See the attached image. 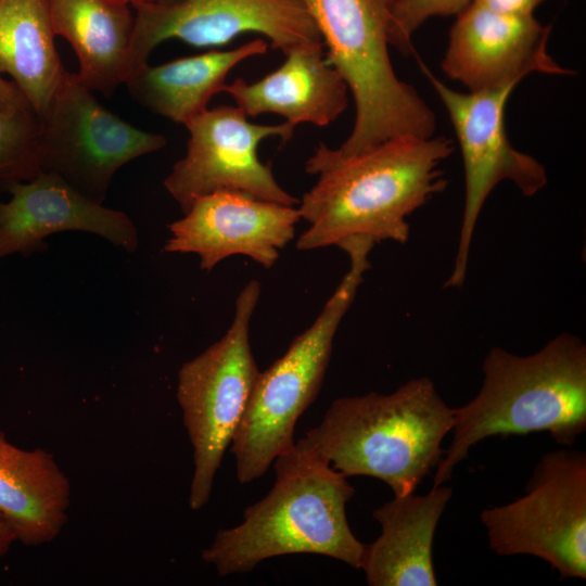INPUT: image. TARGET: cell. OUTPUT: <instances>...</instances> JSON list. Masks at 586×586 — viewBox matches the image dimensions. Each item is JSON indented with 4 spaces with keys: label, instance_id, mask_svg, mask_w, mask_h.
<instances>
[{
    "label": "cell",
    "instance_id": "cell-26",
    "mask_svg": "<svg viewBox=\"0 0 586 586\" xmlns=\"http://www.w3.org/2000/svg\"><path fill=\"white\" fill-rule=\"evenodd\" d=\"M14 542H16L15 534L0 512V558L8 552Z\"/></svg>",
    "mask_w": 586,
    "mask_h": 586
},
{
    "label": "cell",
    "instance_id": "cell-20",
    "mask_svg": "<svg viewBox=\"0 0 586 586\" xmlns=\"http://www.w3.org/2000/svg\"><path fill=\"white\" fill-rule=\"evenodd\" d=\"M267 50L264 39H255L230 50H211L156 66L146 64L125 85L140 105L186 126L222 91L234 66Z\"/></svg>",
    "mask_w": 586,
    "mask_h": 586
},
{
    "label": "cell",
    "instance_id": "cell-24",
    "mask_svg": "<svg viewBox=\"0 0 586 586\" xmlns=\"http://www.w3.org/2000/svg\"><path fill=\"white\" fill-rule=\"evenodd\" d=\"M545 0H472L492 10L513 15H533Z\"/></svg>",
    "mask_w": 586,
    "mask_h": 586
},
{
    "label": "cell",
    "instance_id": "cell-22",
    "mask_svg": "<svg viewBox=\"0 0 586 586\" xmlns=\"http://www.w3.org/2000/svg\"><path fill=\"white\" fill-rule=\"evenodd\" d=\"M43 169L40 118L30 107L0 109V180H30Z\"/></svg>",
    "mask_w": 586,
    "mask_h": 586
},
{
    "label": "cell",
    "instance_id": "cell-19",
    "mask_svg": "<svg viewBox=\"0 0 586 586\" xmlns=\"http://www.w3.org/2000/svg\"><path fill=\"white\" fill-rule=\"evenodd\" d=\"M55 36L75 51L80 80L111 95L130 76L135 14L120 0H48Z\"/></svg>",
    "mask_w": 586,
    "mask_h": 586
},
{
    "label": "cell",
    "instance_id": "cell-4",
    "mask_svg": "<svg viewBox=\"0 0 586 586\" xmlns=\"http://www.w3.org/2000/svg\"><path fill=\"white\" fill-rule=\"evenodd\" d=\"M269 493L249 506L243 521L219 530L201 558L220 576L251 572L279 556L313 553L360 569L366 545L352 532L346 504L355 489L330 464L294 448L273 460Z\"/></svg>",
    "mask_w": 586,
    "mask_h": 586
},
{
    "label": "cell",
    "instance_id": "cell-14",
    "mask_svg": "<svg viewBox=\"0 0 586 586\" xmlns=\"http://www.w3.org/2000/svg\"><path fill=\"white\" fill-rule=\"evenodd\" d=\"M298 208L247 194L220 190L196 198L184 216L169 226V253H195L203 270L244 255L271 268L295 235Z\"/></svg>",
    "mask_w": 586,
    "mask_h": 586
},
{
    "label": "cell",
    "instance_id": "cell-6",
    "mask_svg": "<svg viewBox=\"0 0 586 586\" xmlns=\"http://www.w3.org/2000/svg\"><path fill=\"white\" fill-rule=\"evenodd\" d=\"M373 246L366 239L340 246L349 257V269L314 322L259 372L231 442L240 483L263 476L278 456L294 446L296 422L320 392L334 336L370 268Z\"/></svg>",
    "mask_w": 586,
    "mask_h": 586
},
{
    "label": "cell",
    "instance_id": "cell-8",
    "mask_svg": "<svg viewBox=\"0 0 586 586\" xmlns=\"http://www.w3.org/2000/svg\"><path fill=\"white\" fill-rule=\"evenodd\" d=\"M520 498L481 512L489 548L499 556L543 559L561 578H586V454H545Z\"/></svg>",
    "mask_w": 586,
    "mask_h": 586
},
{
    "label": "cell",
    "instance_id": "cell-15",
    "mask_svg": "<svg viewBox=\"0 0 586 586\" xmlns=\"http://www.w3.org/2000/svg\"><path fill=\"white\" fill-rule=\"evenodd\" d=\"M11 194L0 201V259L30 251L54 232L82 230L133 251L136 227L118 211L103 207L54 171L42 170L27 182L7 181Z\"/></svg>",
    "mask_w": 586,
    "mask_h": 586
},
{
    "label": "cell",
    "instance_id": "cell-3",
    "mask_svg": "<svg viewBox=\"0 0 586 586\" xmlns=\"http://www.w3.org/2000/svg\"><path fill=\"white\" fill-rule=\"evenodd\" d=\"M454 413L429 378L412 379L391 394L336 398L322 421L294 443L300 453L346 477L386 483L394 496L415 493L437 467Z\"/></svg>",
    "mask_w": 586,
    "mask_h": 586
},
{
    "label": "cell",
    "instance_id": "cell-10",
    "mask_svg": "<svg viewBox=\"0 0 586 586\" xmlns=\"http://www.w3.org/2000/svg\"><path fill=\"white\" fill-rule=\"evenodd\" d=\"M40 120L43 170L100 203L117 169L167 143L163 135L136 128L106 110L78 74L66 69Z\"/></svg>",
    "mask_w": 586,
    "mask_h": 586
},
{
    "label": "cell",
    "instance_id": "cell-17",
    "mask_svg": "<svg viewBox=\"0 0 586 586\" xmlns=\"http://www.w3.org/2000/svg\"><path fill=\"white\" fill-rule=\"evenodd\" d=\"M453 496L444 484L425 495L394 496L372 515L380 536L366 545L361 568L370 586H435L433 542L440 518Z\"/></svg>",
    "mask_w": 586,
    "mask_h": 586
},
{
    "label": "cell",
    "instance_id": "cell-18",
    "mask_svg": "<svg viewBox=\"0 0 586 586\" xmlns=\"http://www.w3.org/2000/svg\"><path fill=\"white\" fill-rule=\"evenodd\" d=\"M69 505V480L53 455L20 448L0 430V512L16 542L36 547L55 539Z\"/></svg>",
    "mask_w": 586,
    "mask_h": 586
},
{
    "label": "cell",
    "instance_id": "cell-13",
    "mask_svg": "<svg viewBox=\"0 0 586 586\" xmlns=\"http://www.w3.org/2000/svg\"><path fill=\"white\" fill-rule=\"evenodd\" d=\"M550 26L534 15H513L471 2L456 15L442 61L449 78L468 91L517 86L533 73L571 75L547 51Z\"/></svg>",
    "mask_w": 586,
    "mask_h": 586
},
{
    "label": "cell",
    "instance_id": "cell-1",
    "mask_svg": "<svg viewBox=\"0 0 586 586\" xmlns=\"http://www.w3.org/2000/svg\"><path fill=\"white\" fill-rule=\"evenodd\" d=\"M455 146L446 137H396L341 155L320 144L306 162L316 183L298 201L308 228L296 247L310 251L362 238L406 243L415 211L446 187L441 164Z\"/></svg>",
    "mask_w": 586,
    "mask_h": 586
},
{
    "label": "cell",
    "instance_id": "cell-25",
    "mask_svg": "<svg viewBox=\"0 0 586 586\" xmlns=\"http://www.w3.org/2000/svg\"><path fill=\"white\" fill-rule=\"evenodd\" d=\"M20 107H30V105L17 87L4 80L0 75V109Z\"/></svg>",
    "mask_w": 586,
    "mask_h": 586
},
{
    "label": "cell",
    "instance_id": "cell-23",
    "mask_svg": "<svg viewBox=\"0 0 586 586\" xmlns=\"http://www.w3.org/2000/svg\"><path fill=\"white\" fill-rule=\"evenodd\" d=\"M472 0H395L388 39L405 54L413 52L412 35L429 18L458 15Z\"/></svg>",
    "mask_w": 586,
    "mask_h": 586
},
{
    "label": "cell",
    "instance_id": "cell-16",
    "mask_svg": "<svg viewBox=\"0 0 586 586\" xmlns=\"http://www.w3.org/2000/svg\"><path fill=\"white\" fill-rule=\"evenodd\" d=\"M323 47L294 49L272 73L254 82L235 78L222 92L247 117L275 113L294 127L302 123L326 127L346 110L349 90Z\"/></svg>",
    "mask_w": 586,
    "mask_h": 586
},
{
    "label": "cell",
    "instance_id": "cell-27",
    "mask_svg": "<svg viewBox=\"0 0 586 586\" xmlns=\"http://www.w3.org/2000/svg\"><path fill=\"white\" fill-rule=\"evenodd\" d=\"M125 3H128L129 5H137V4H145V3H160V2H166L169 0H120Z\"/></svg>",
    "mask_w": 586,
    "mask_h": 586
},
{
    "label": "cell",
    "instance_id": "cell-9",
    "mask_svg": "<svg viewBox=\"0 0 586 586\" xmlns=\"http://www.w3.org/2000/svg\"><path fill=\"white\" fill-rule=\"evenodd\" d=\"M421 64L424 75L446 107L461 150L466 195L454 268L444 288L462 286L471 242L483 205L504 180L514 183L525 196L547 184L546 168L533 156L511 144L505 125V110L515 86L459 92L445 85Z\"/></svg>",
    "mask_w": 586,
    "mask_h": 586
},
{
    "label": "cell",
    "instance_id": "cell-11",
    "mask_svg": "<svg viewBox=\"0 0 586 586\" xmlns=\"http://www.w3.org/2000/svg\"><path fill=\"white\" fill-rule=\"evenodd\" d=\"M132 7L129 78L148 64L156 46L169 39L195 47H219L241 34L256 33L283 54L323 46L301 0H169Z\"/></svg>",
    "mask_w": 586,
    "mask_h": 586
},
{
    "label": "cell",
    "instance_id": "cell-12",
    "mask_svg": "<svg viewBox=\"0 0 586 586\" xmlns=\"http://www.w3.org/2000/svg\"><path fill=\"white\" fill-rule=\"evenodd\" d=\"M186 127L190 133L186 155L164 181L183 212L196 198L220 190L283 205L298 204L258 157L263 140L278 137L285 142L294 126L286 122L254 124L238 106L221 105L205 110Z\"/></svg>",
    "mask_w": 586,
    "mask_h": 586
},
{
    "label": "cell",
    "instance_id": "cell-5",
    "mask_svg": "<svg viewBox=\"0 0 586 586\" xmlns=\"http://www.w3.org/2000/svg\"><path fill=\"white\" fill-rule=\"evenodd\" d=\"M315 22L329 63L355 102L353 129L336 149L367 151L396 137H432L436 117L418 91L396 75L388 30L395 0H301Z\"/></svg>",
    "mask_w": 586,
    "mask_h": 586
},
{
    "label": "cell",
    "instance_id": "cell-2",
    "mask_svg": "<svg viewBox=\"0 0 586 586\" xmlns=\"http://www.w3.org/2000/svg\"><path fill=\"white\" fill-rule=\"evenodd\" d=\"M482 369L476 396L453 408V440L433 486L445 484L470 449L487 437L547 432L570 447L586 429V345L579 336L562 333L526 356L496 346Z\"/></svg>",
    "mask_w": 586,
    "mask_h": 586
},
{
    "label": "cell",
    "instance_id": "cell-7",
    "mask_svg": "<svg viewBox=\"0 0 586 586\" xmlns=\"http://www.w3.org/2000/svg\"><path fill=\"white\" fill-rule=\"evenodd\" d=\"M259 281L240 291L232 322L220 340L178 371L177 402L193 448L189 506L207 505L216 473L244 415L259 374L250 327L259 301Z\"/></svg>",
    "mask_w": 586,
    "mask_h": 586
},
{
    "label": "cell",
    "instance_id": "cell-21",
    "mask_svg": "<svg viewBox=\"0 0 586 586\" xmlns=\"http://www.w3.org/2000/svg\"><path fill=\"white\" fill-rule=\"evenodd\" d=\"M48 0H0V75L7 74L40 118L65 71Z\"/></svg>",
    "mask_w": 586,
    "mask_h": 586
}]
</instances>
